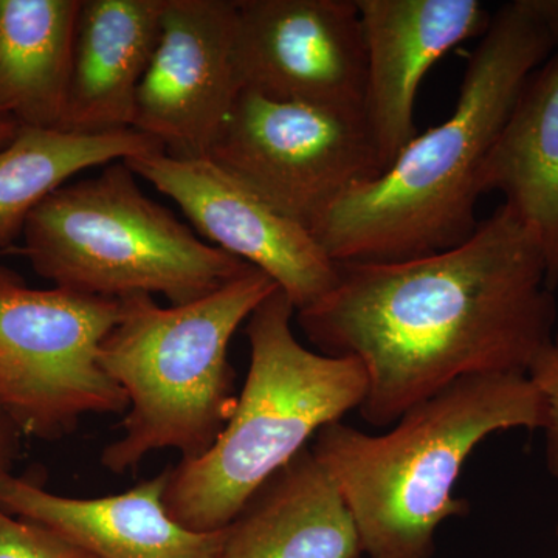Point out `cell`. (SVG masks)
Wrapping results in <instances>:
<instances>
[{
    "mask_svg": "<svg viewBox=\"0 0 558 558\" xmlns=\"http://www.w3.org/2000/svg\"><path fill=\"white\" fill-rule=\"evenodd\" d=\"M20 128L21 124L17 123L10 113L0 110V149H2L3 146L9 145L11 140L16 137Z\"/></svg>",
    "mask_w": 558,
    "mask_h": 558,
    "instance_id": "obj_22",
    "label": "cell"
},
{
    "mask_svg": "<svg viewBox=\"0 0 558 558\" xmlns=\"http://www.w3.org/2000/svg\"><path fill=\"white\" fill-rule=\"evenodd\" d=\"M81 0H0V110L21 126L64 120Z\"/></svg>",
    "mask_w": 558,
    "mask_h": 558,
    "instance_id": "obj_17",
    "label": "cell"
},
{
    "mask_svg": "<svg viewBox=\"0 0 558 558\" xmlns=\"http://www.w3.org/2000/svg\"><path fill=\"white\" fill-rule=\"evenodd\" d=\"M244 90L363 109L366 50L357 0H238Z\"/></svg>",
    "mask_w": 558,
    "mask_h": 558,
    "instance_id": "obj_11",
    "label": "cell"
},
{
    "mask_svg": "<svg viewBox=\"0 0 558 558\" xmlns=\"http://www.w3.org/2000/svg\"><path fill=\"white\" fill-rule=\"evenodd\" d=\"M11 425L13 424H11L9 417L0 411V473L9 472L7 465H9L11 447H13Z\"/></svg>",
    "mask_w": 558,
    "mask_h": 558,
    "instance_id": "obj_21",
    "label": "cell"
},
{
    "mask_svg": "<svg viewBox=\"0 0 558 558\" xmlns=\"http://www.w3.org/2000/svg\"><path fill=\"white\" fill-rule=\"evenodd\" d=\"M295 314L278 288L250 315L247 379L226 428L204 457L168 470L165 508L182 526H229L312 436L362 407L368 388L363 366L303 347L292 330Z\"/></svg>",
    "mask_w": 558,
    "mask_h": 558,
    "instance_id": "obj_4",
    "label": "cell"
},
{
    "mask_svg": "<svg viewBox=\"0 0 558 558\" xmlns=\"http://www.w3.org/2000/svg\"><path fill=\"white\" fill-rule=\"evenodd\" d=\"M167 0H81L61 130H128Z\"/></svg>",
    "mask_w": 558,
    "mask_h": 558,
    "instance_id": "obj_14",
    "label": "cell"
},
{
    "mask_svg": "<svg viewBox=\"0 0 558 558\" xmlns=\"http://www.w3.org/2000/svg\"><path fill=\"white\" fill-rule=\"evenodd\" d=\"M165 153L137 130L78 132L21 126L0 149V256L21 253L14 241L32 213L73 175L146 154Z\"/></svg>",
    "mask_w": 558,
    "mask_h": 558,
    "instance_id": "obj_18",
    "label": "cell"
},
{
    "mask_svg": "<svg viewBox=\"0 0 558 558\" xmlns=\"http://www.w3.org/2000/svg\"><path fill=\"white\" fill-rule=\"evenodd\" d=\"M168 470L138 486L101 498L51 494L25 478L0 473V508L53 529L100 558H219L226 527L191 531L165 508Z\"/></svg>",
    "mask_w": 558,
    "mask_h": 558,
    "instance_id": "obj_13",
    "label": "cell"
},
{
    "mask_svg": "<svg viewBox=\"0 0 558 558\" xmlns=\"http://www.w3.org/2000/svg\"><path fill=\"white\" fill-rule=\"evenodd\" d=\"M0 558H100L78 543L0 508Z\"/></svg>",
    "mask_w": 558,
    "mask_h": 558,
    "instance_id": "obj_19",
    "label": "cell"
},
{
    "mask_svg": "<svg viewBox=\"0 0 558 558\" xmlns=\"http://www.w3.org/2000/svg\"><path fill=\"white\" fill-rule=\"evenodd\" d=\"M357 527L310 447L278 470L226 527L219 558H362Z\"/></svg>",
    "mask_w": 558,
    "mask_h": 558,
    "instance_id": "obj_15",
    "label": "cell"
},
{
    "mask_svg": "<svg viewBox=\"0 0 558 558\" xmlns=\"http://www.w3.org/2000/svg\"><path fill=\"white\" fill-rule=\"evenodd\" d=\"M558 50V0L499 7L470 54L453 112L417 134L380 178L312 226L336 263L417 258L475 233L478 180L529 78Z\"/></svg>",
    "mask_w": 558,
    "mask_h": 558,
    "instance_id": "obj_2",
    "label": "cell"
},
{
    "mask_svg": "<svg viewBox=\"0 0 558 558\" xmlns=\"http://www.w3.org/2000/svg\"><path fill=\"white\" fill-rule=\"evenodd\" d=\"M124 163L174 201L216 247L269 275L296 312L317 303L336 286L339 264L311 231L270 207L216 161L157 153Z\"/></svg>",
    "mask_w": 558,
    "mask_h": 558,
    "instance_id": "obj_10",
    "label": "cell"
},
{
    "mask_svg": "<svg viewBox=\"0 0 558 558\" xmlns=\"http://www.w3.org/2000/svg\"><path fill=\"white\" fill-rule=\"evenodd\" d=\"M529 379L543 396L546 407V469L558 480V336L543 349L532 363Z\"/></svg>",
    "mask_w": 558,
    "mask_h": 558,
    "instance_id": "obj_20",
    "label": "cell"
},
{
    "mask_svg": "<svg viewBox=\"0 0 558 558\" xmlns=\"http://www.w3.org/2000/svg\"><path fill=\"white\" fill-rule=\"evenodd\" d=\"M277 282L255 267L207 296L161 307L148 293L121 300V318L100 363L128 399L123 436L101 453L113 473L137 469L157 450L204 457L233 413L230 341Z\"/></svg>",
    "mask_w": 558,
    "mask_h": 558,
    "instance_id": "obj_5",
    "label": "cell"
},
{
    "mask_svg": "<svg viewBox=\"0 0 558 558\" xmlns=\"http://www.w3.org/2000/svg\"><path fill=\"white\" fill-rule=\"evenodd\" d=\"M242 90L238 0H167L132 130L175 159H204Z\"/></svg>",
    "mask_w": 558,
    "mask_h": 558,
    "instance_id": "obj_9",
    "label": "cell"
},
{
    "mask_svg": "<svg viewBox=\"0 0 558 558\" xmlns=\"http://www.w3.org/2000/svg\"><path fill=\"white\" fill-rule=\"evenodd\" d=\"M336 286L296 312L304 337L366 373L374 427L459 379L527 376L554 340L557 304L534 231L508 204L464 244L387 263H337Z\"/></svg>",
    "mask_w": 558,
    "mask_h": 558,
    "instance_id": "obj_1",
    "label": "cell"
},
{
    "mask_svg": "<svg viewBox=\"0 0 558 558\" xmlns=\"http://www.w3.org/2000/svg\"><path fill=\"white\" fill-rule=\"evenodd\" d=\"M366 50V121L385 171L416 137L422 81L459 44L481 38L492 16L478 0H357Z\"/></svg>",
    "mask_w": 558,
    "mask_h": 558,
    "instance_id": "obj_12",
    "label": "cell"
},
{
    "mask_svg": "<svg viewBox=\"0 0 558 558\" xmlns=\"http://www.w3.org/2000/svg\"><path fill=\"white\" fill-rule=\"evenodd\" d=\"M396 424L368 435L333 422L311 450L351 512L363 556L433 558L440 524L470 512L453 497L470 454L494 433L545 428L546 407L527 376L488 374L453 381Z\"/></svg>",
    "mask_w": 558,
    "mask_h": 558,
    "instance_id": "obj_3",
    "label": "cell"
},
{
    "mask_svg": "<svg viewBox=\"0 0 558 558\" xmlns=\"http://www.w3.org/2000/svg\"><path fill=\"white\" fill-rule=\"evenodd\" d=\"M135 179L113 161L54 191L25 223L21 255L54 288L117 300L160 293L171 306L207 296L252 267L202 242Z\"/></svg>",
    "mask_w": 558,
    "mask_h": 558,
    "instance_id": "obj_6",
    "label": "cell"
},
{
    "mask_svg": "<svg viewBox=\"0 0 558 558\" xmlns=\"http://www.w3.org/2000/svg\"><path fill=\"white\" fill-rule=\"evenodd\" d=\"M121 300L32 289L0 266V411L25 435L53 439L89 414L126 413L100 363Z\"/></svg>",
    "mask_w": 558,
    "mask_h": 558,
    "instance_id": "obj_7",
    "label": "cell"
},
{
    "mask_svg": "<svg viewBox=\"0 0 558 558\" xmlns=\"http://www.w3.org/2000/svg\"><path fill=\"white\" fill-rule=\"evenodd\" d=\"M556 535H557V539H558V524H557V527H556Z\"/></svg>",
    "mask_w": 558,
    "mask_h": 558,
    "instance_id": "obj_23",
    "label": "cell"
},
{
    "mask_svg": "<svg viewBox=\"0 0 558 558\" xmlns=\"http://www.w3.org/2000/svg\"><path fill=\"white\" fill-rule=\"evenodd\" d=\"M208 159L311 231L341 197L385 172L365 110L242 90Z\"/></svg>",
    "mask_w": 558,
    "mask_h": 558,
    "instance_id": "obj_8",
    "label": "cell"
},
{
    "mask_svg": "<svg viewBox=\"0 0 558 558\" xmlns=\"http://www.w3.org/2000/svg\"><path fill=\"white\" fill-rule=\"evenodd\" d=\"M481 196L501 193L534 231L548 286H558V50L529 78L478 180Z\"/></svg>",
    "mask_w": 558,
    "mask_h": 558,
    "instance_id": "obj_16",
    "label": "cell"
}]
</instances>
